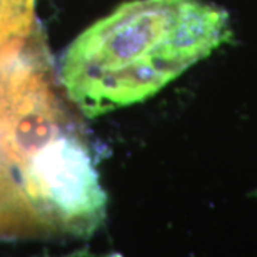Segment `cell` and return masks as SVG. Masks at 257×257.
Instances as JSON below:
<instances>
[{"label": "cell", "mask_w": 257, "mask_h": 257, "mask_svg": "<svg viewBox=\"0 0 257 257\" xmlns=\"http://www.w3.org/2000/svg\"><path fill=\"white\" fill-rule=\"evenodd\" d=\"M230 37L227 13L200 0L126 3L67 47L63 93L86 117H99L155 96Z\"/></svg>", "instance_id": "obj_1"}]
</instances>
